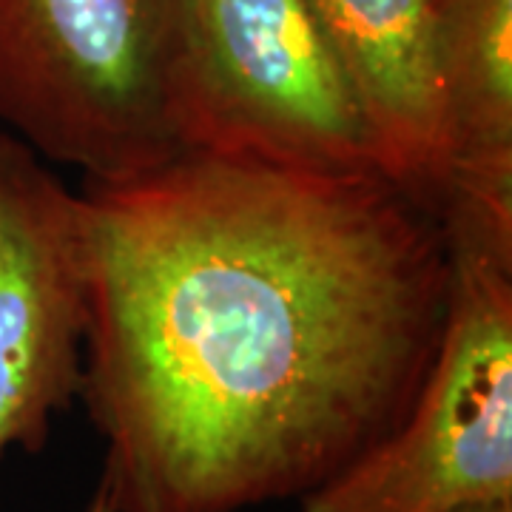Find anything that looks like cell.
<instances>
[{
	"label": "cell",
	"instance_id": "1",
	"mask_svg": "<svg viewBox=\"0 0 512 512\" xmlns=\"http://www.w3.org/2000/svg\"><path fill=\"white\" fill-rule=\"evenodd\" d=\"M80 399L114 512L305 498L407 416L439 342V217L379 174L177 157L80 191Z\"/></svg>",
	"mask_w": 512,
	"mask_h": 512
},
{
	"label": "cell",
	"instance_id": "2",
	"mask_svg": "<svg viewBox=\"0 0 512 512\" xmlns=\"http://www.w3.org/2000/svg\"><path fill=\"white\" fill-rule=\"evenodd\" d=\"M188 0H0V123L111 183L177 157Z\"/></svg>",
	"mask_w": 512,
	"mask_h": 512
},
{
	"label": "cell",
	"instance_id": "3",
	"mask_svg": "<svg viewBox=\"0 0 512 512\" xmlns=\"http://www.w3.org/2000/svg\"><path fill=\"white\" fill-rule=\"evenodd\" d=\"M444 245V319L407 416L299 498L302 512H461L512 501V251L467 234H444Z\"/></svg>",
	"mask_w": 512,
	"mask_h": 512
},
{
	"label": "cell",
	"instance_id": "4",
	"mask_svg": "<svg viewBox=\"0 0 512 512\" xmlns=\"http://www.w3.org/2000/svg\"><path fill=\"white\" fill-rule=\"evenodd\" d=\"M183 151L322 174H382L308 0H188Z\"/></svg>",
	"mask_w": 512,
	"mask_h": 512
},
{
	"label": "cell",
	"instance_id": "5",
	"mask_svg": "<svg viewBox=\"0 0 512 512\" xmlns=\"http://www.w3.org/2000/svg\"><path fill=\"white\" fill-rule=\"evenodd\" d=\"M86 328L80 194L0 131V456L37 453L80 399Z\"/></svg>",
	"mask_w": 512,
	"mask_h": 512
},
{
	"label": "cell",
	"instance_id": "6",
	"mask_svg": "<svg viewBox=\"0 0 512 512\" xmlns=\"http://www.w3.org/2000/svg\"><path fill=\"white\" fill-rule=\"evenodd\" d=\"M348 80L382 174L436 214L447 146L433 0H308Z\"/></svg>",
	"mask_w": 512,
	"mask_h": 512
},
{
	"label": "cell",
	"instance_id": "7",
	"mask_svg": "<svg viewBox=\"0 0 512 512\" xmlns=\"http://www.w3.org/2000/svg\"><path fill=\"white\" fill-rule=\"evenodd\" d=\"M447 146L441 228L512 251V0H433Z\"/></svg>",
	"mask_w": 512,
	"mask_h": 512
},
{
	"label": "cell",
	"instance_id": "8",
	"mask_svg": "<svg viewBox=\"0 0 512 512\" xmlns=\"http://www.w3.org/2000/svg\"><path fill=\"white\" fill-rule=\"evenodd\" d=\"M86 512H114L111 510V504H109V498H106V493L97 487L92 495V501H89V507H86Z\"/></svg>",
	"mask_w": 512,
	"mask_h": 512
},
{
	"label": "cell",
	"instance_id": "9",
	"mask_svg": "<svg viewBox=\"0 0 512 512\" xmlns=\"http://www.w3.org/2000/svg\"><path fill=\"white\" fill-rule=\"evenodd\" d=\"M461 512H512V501H501V504H487V507H470Z\"/></svg>",
	"mask_w": 512,
	"mask_h": 512
}]
</instances>
